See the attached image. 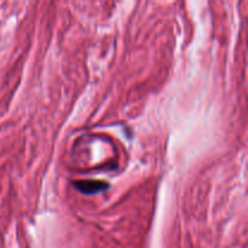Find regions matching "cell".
<instances>
[{
    "label": "cell",
    "instance_id": "1",
    "mask_svg": "<svg viewBox=\"0 0 248 248\" xmlns=\"http://www.w3.org/2000/svg\"><path fill=\"white\" fill-rule=\"evenodd\" d=\"M103 184L104 183H101V182H81L77 186L82 193L93 194L97 193V191H101L103 188H106V186H103Z\"/></svg>",
    "mask_w": 248,
    "mask_h": 248
}]
</instances>
